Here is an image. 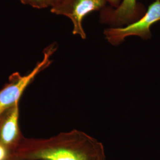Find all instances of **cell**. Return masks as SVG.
Masks as SVG:
<instances>
[{"label":"cell","mask_w":160,"mask_h":160,"mask_svg":"<svg viewBox=\"0 0 160 160\" xmlns=\"http://www.w3.org/2000/svg\"><path fill=\"white\" fill-rule=\"evenodd\" d=\"M23 4L29 5L32 7L38 9H42L51 7L52 5V0H20Z\"/></svg>","instance_id":"obj_7"},{"label":"cell","mask_w":160,"mask_h":160,"mask_svg":"<svg viewBox=\"0 0 160 160\" xmlns=\"http://www.w3.org/2000/svg\"><path fill=\"white\" fill-rule=\"evenodd\" d=\"M8 110L0 126V143L7 148L15 143L19 135L18 102Z\"/></svg>","instance_id":"obj_6"},{"label":"cell","mask_w":160,"mask_h":160,"mask_svg":"<svg viewBox=\"0 0 160 160\" xmlns=\"http://www.w3.org/2000/svg\"><path fill=\"white\" fill-rule=\"evenodd\" d=\"M98 160H106V155L103 156V157H102L101 158H100Z\"/></svg>","instance_id":"obj_11"},{"label":"cell","mask_w":160,"mask_h":160,"mask_svg":"<svg viewBox=\"0 0 160 160\" xmlns=\"http://www.w3.org/2000/svg\"><path fill=\"white\" fill-rule=\"evenodd\" d=\"M52 6L62 2L63 0H52Z\"/></svg>","instance_id":"obj_10"},{"label":"cell","mask_w":160,"mask_h":160,"mask_svg":"<svg viewBox=\"0 0 160 160\" xmlns=\"http://www.w3.org/2000/svg\"><path fill=\"white\" fill-rule=\"evenodd\" d=\"M145 13L144 7L137 0H122L118 8L107 7L102 9L100 21L111 28H122L137 21Z\"/></svg>","instance_id":"obj_5"},{"label":"cell","mask_w":160,"mask_h":160,"mask_svg":"<svg viewBox=\"0 0 160 160\" xmlns=\"http://www.w3.org/2000/svg\"><path fill=\"white\" fill-rule=\"evenodd\" d=\"M103 144L83 132L74 130L43 141L20 154L30 160H98L105 156Z\"/></svg>","instance_id":"obj_1"},{"label":"cell","mask_w":160,"mask_h":160,"mask_svg":"<svg viewBox=\"0 0 160 160\" xmlns=\"http://www.w3.org/2000/svg\"><path fill=\"white\" fill-rule=\"evenodd\" d=\"M107 2H108L110 6L113 8H118L120 6L122 0H106Z\"/></svg>","instance_id":"obj_9"},{"label":"cell","mask_w":160,"mask_h":160,"mask_svg":"<svg viewBox=\"0 0 160 160\" xmlns=\"http://www.w3.org/2000/svg\"><path fill=\"white\" fill-rule=\"evenodd\" d=\"M7 148L0 143V160H6L8 157Z\"/></svg>","instance_id":"obj_8"},{"label":"cell","mask_w":160,"mask_h":160,"mask_svg":"<svg viewBox=\"0 0 160 160\" xmlns=\"http://www.w3.org/2000/svg\"><path fill=\"white\" fill-rule=\"evenodd\" d=\"M160 21V1L156 0L148 7L142 17L124 28L105 29L104 34L110 44L117 46L123 43L128 36H137L143 39L151 37V26Z\"/></svg>","instance_id":"obj_2"},{"label":"cell","mask_w":160,"mask_h":160,"mask_svg":"<svg viewBox=\"0 0 160 160\" xmlns=\"http://www.w3.org/2000/svg\"><path fill=\"white\" fill-rule=\"evenodd\" d=\"M106 0H63L52 6L51 12L68 17L73 24L72 34L85 39L87 35L82 26L84 18L92 12L101 11L106 7Z\"/></svg>","instance_id":"obj_4"},{"label":"cell","mask_w":160,"mask_h":160,"mask_svg":"<svg viewBox=\"0 0 160 160\" xmlns=\"http://www.w3.org/2000/svg\"><path fill=\"white\" fill-rule=\"evenodd\" d=\"M56 50L57 46L54 43L46 48L43 52V59L38 63L29 74L20 76L17 73L13 75L12 82L0 91V115L18 102L24 90L30 82L40 71L51 64L52 61L50 58Z\"/></svg>","instance_id":"obj_3"},{"label":"cell","mask_w":160,"mask_h":160,"mask_svg":"<svg viewBox=\"0 0 160 160\" xmlns=\"http://www.w3.org/2000/svg\"></svg>","instance_id":"obj_12"}]
</instances>
